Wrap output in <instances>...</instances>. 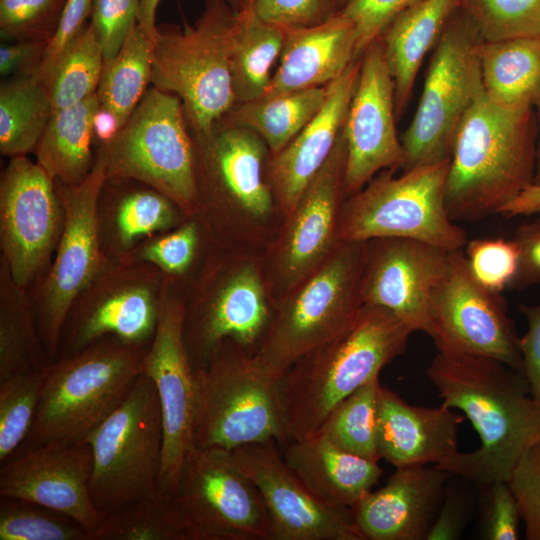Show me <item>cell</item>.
Instances as JSON below:
<instances>
[{
	"label": "cell",
	"instance_id": "cell-13",
	"mask_svg": "<svg viewBox=\"0 0 540 540\" xmlns=\"http://www.w3.org/2000/svg\"><path fill=\"white\" fill-rule=\"evenodd\" d=\"M166 498L187 540H271L262 497L229 450L191 449Z\"/></svg>",
	"mask_w": 540,
	"mask_h": 540
},
{
	"label": "cell",
	"instance_id": "cell-63",
	"mask_svg": "<svg viewBox=\"0 0 540 540\" xmlns=\"http://www.w3.org/2000/svg\"><path fill=\"white\" fill-rule=\"evenodd\" d=\"M349 0H336L337 12L340 11Z\"/></svg>",
	"mask_w": 540,
	"mask_h": 540
},
{
	"label": "cell",
	"instance_id": "cell-51",
	"mask_svg": "<svg viewBox=\"0 0 540 540\" xmlns=\"http://www.w3.org/2000/svg\"><path fill=\"white\" fill-rule=\"evenodd\" d=\"M420 0H349L340 10L354 24L356 58L380 38L401 12Z\"/></svg>",
	"mask_w": 540,
	"mask_h": 540
},
{
	"label": "cell",
	"instance_id": "cell-27",
	"mask_svg": "<svg viewBox=\"0 0 540 540\" xmlns=\"http://www.w3.org/2000/svg\"><path fill=\"white\" fill-rule=\"evenodd\" d=\"M462 415L441 404L423 407L407 403L397 393L381 387L377 436L380 459L394 467L439 464L458 451Z\"/></svg>",
	"mask_w": 540,
	"mask_h": 540
},
{
	"label": "cell",
	"instance_id": "cell-31",
	"mask_svg": "<svg viewBox=\"0 0 540 540\" xmlns=\"http://www.w3.org/2000/svg\"><path fill=\"white\" fill-rule=\"evenodd\" d=\"M484 93L507 108L533 107L540 98V38L477 45Z\"/></svg>",
	"mask_w": 540,
	"mask_h": 540
},
{
	"label": "cell",
	"instance_id": "cell-46",
	"mask_svg": "<svg viewBox=\"0 0 540 540\" xmlns=\"http://www.w3.org/2000/svg\"><path fill=\"white\" fill-rule=\"evenodd\" d=\"M466 260L473 277L485 288L500 293L509 289L518 266L515 241L478 238L466 243Z\"/></svg>",
	"mask_w": 540,
	"mask_h": 540
},
{
	"label": "cell",
	"instance_id": "cell-1",
	"mask_svg": "<svg viewBox=\"0 0 540 540\" xmlns=\"http://www.w3.org/2000/svg\"><path fill=\"white\" fill-rule=\"evenodd\" d=\"M427 376L444 406L460 410L480 445L434 465L480 488L508 481L522 456L540 439V404L523 374L490 357L438 352Z\"/></svg>",
	"mask_w": 540,
	"mask_h": 540
},
{
	"label": "cell",
	"instance_id": "cell-12",
	"mask_svg": "<svg viewBox=\"0 0 540 540\" xmlns=\"http://www.w3.org/2000/svg\"><path fill=\"white\" fill-rule=\"evenodd\" d=\"M480 41L472 20L457 7L436 44L417 110L402 136L403 171L450 160L457 130L483 90Z\"/></svg>",
	"mask_w": 540,
	"mask_h": 540
},
{
	"label": "cell",
	"instance_id": "cell-21",
	"mask_svg": "<svg viewBox=\"0 0 540 540\" xmlns=\"http://www.w3.org/2000/svg\"><path fill=\"white\" fill-rule=\"evenodd\" d=\"M229 452L262 497L271 540H363L351 510L316 499L285 463L278 442L243 445Z\"/></svg>",
	"mask_w": 540,
	"mask_h": 540
},
{
	"label": "cell",
	"instance_id": "cell-49",
	"mask_svg": "<svg viewBox=\"0 0 540 540\" xmlns=\"http://www.w3.org/2000/svg\"><path fill=\"white\" fill-rule=\"evenodd\" d=\"M141 0H92L90 24L103 50L104 64L120 50L137 24Z\"/></svg>",
	"mask_w": 540,
	"mask_h": 540
},
{
	"label": "cell",
	"instance_id": "cell-36",
	"mask_svg": "<svg viewBox=\"0 0 540 540\" xmlns=\"http://www.w3.org/2000/svg\"><path fill=\"white\" fill-rule=\"evenodd\" d=\"M53 108L45 85L35 76L4 78L0 85V152H34Z\"/></svg>",
	"mask_w": 540,
	"mask_h": 540
},
{
	"label": "cell",
	"instance_id": "cell-43",
	"mask_svg": "<svg viewBox=\"0 0 540 540\" xmlns=\"http://www.w3.org/2000/svg\"><path fill=\"white\" fill-rule=\"evenodd\" d=\"M482 41L540 38V0H459Z\"/></svg>",
	"mask_w": 540,
	"mask_h": 540
},
{
	"label": "cell",
	"instance_id": "cell-48",
	"mask_svg": "<svg viewBox=\"0 0 540 540\" xmlns=\"http://www.w3.org/2000/svg\"><path fill=\"white\" fill-rule=\"evenodd\" d=\"M199 244L195 221H187L173 232L141 247L136 256L169 275H181L191 266Z\"/></svg>",
	"mask_w": 540,
	"mask_h": 540
},
{
	"label": "cell",
	"instance_id": "cell-10",
	"mask_svg": "<svg viewBox=\"0 0 540 540\" xmlns=\"http://www.w3.org/2000/svg\"><path fill=\"white\" fill-rule=\"evenodd\" d=\"M191 134L200 210L218 212L235 238L259 242L274 216H280L268 177L271 153L265 141L223 118L208 133Z\"/></svg>",
	"mask_w": 540,
	"mask_h": 540
},
{
	"label": "cell",
	"instance_id": "cell-53",
	"mask_svg": "<svg viewBox=\"0 0 540 540\" xmlns=\"http://www.w3.org/2000/svg\"><path fill=\"white\" fill-rule=\"evenodd\" d=\"M91 11L92 0H67L58 30L49 42L42 66L35 76L41 82L50 73L63 51L86 27Z\"/></svg>",
	"mask_w": 540,
	"mask_h": 540
},
{
	"label": "cell",
	"instance_id": "cell-37",
	"mask_svg": "<svg viewBox=\"0 0 540 540\" xmlns=\"http://www.w3.org/2000/svg\"><path fill=\"white\" fill-rule=\"evenodd\" d=\"M154 39L138 23L116 56L104 64L97 97L100 107L113 113L121 127L152 83Z\"/></svg>",
	"mask_w": 540,
	"mask_h": 540
},
{
	"label": "cell",
	"instance_id": "cell-29",
	"mask_svg": "<svg viewBox=\"0 0 540 540\" xmlns=\"http://www.w3.org/2000/svg\"><path fill=\"white\" fill-rule=\"evenodd\" d=\"M283 459L307 490L323 504L351 510L378 483V461L344 451L317 432L289 440Z\"/></svg>",
	"mask_w": 540,
	"mask_h": 540
},
{
	"label": "cell",
	"instance_id": "cell-19",
	"mask_svg": "<svg viewBox=\"0 0 540 540\" xmlns=\"http://www.w3.org/2000/svg\"><path fill=\"white\" fill-rule=\"evenodd\" d=\"M185 313V302L163 293L156 330L142 363V374L155 385L162 414L158 489L164 497L174 491L184 458L195 447L197 388L184 340Z\"/></svg>",
	"mask_w": 540,
	"mask_h": 540
},
{
	"label": "cell",
	"instance_id": "cell-39",
	"mask_svg": "<svg viewBox=\"0 0 540 540\" xmlns=\"http://www.w3.org/2000/svg\"><path fill=\"white\" fill-rule=\"evenodd\" d=\"M381 387L377 377L358 388L334 408L318 432L344 451L379 461L377 414Z\"/></svg>",
	"mask_w": 540,
	"mask_h": 540
},
{
	"label": "cell",
	"instance_id": "cell-22",
	"mask_svg": "<svg viewBox=\"0 0 540 540\" xmlns=\"http://www.w3.org/2000/svg\"><path fill=\"white\" fill-rule=\"evenodd\" d=\"M360 59L359 78L343 127L346 197L361 190L378 172L403 168L405 163L395 126L394 81L380 39Z\"/></svg>",
	"mask_w": 540,
	"mask_h": 540
},
{
	"label": "cell",
	"instance_id": "cell-20",
	"mask_svg": "<svg viewBox=\"0 0 540 540\" xmlns=\"http://www.w3.org/2000/svg\"><path fill=\"white\" fill-rule=\"evenodd\" d=\"M139 270L110 269L104 264L73 305L58 355L74 354L105 336L139 346L150 344L163 294L158 295L156 279Z\"/></svg>",
	"mask_w": 540,
	"mask_h": 540
},
{
	"label": "cell",
	"instance_id": "cell-62",
	"mask_svg": "<svg viewBox=\"0 0 540 540\" xmlns=\"http://www.w3.org/2000/svg\"><path fill=\"white\" fill-rule=\"evenodd\" d=\"M233 12L237 14L241 10L252 5L253 0H228Z\"/></svg>",
	"mask_w": 540,
	"mask_h": 540
},
{
	"label": "cell",
	"instance_id": "cell-41",
	"mask_svg": "<svg viewBox=\"0 0 540 540\" xmlns=\"http://www.w3.org/2000/svg\"><path fill=\"white\" fill-rule=\"evenodd\" d=\"M46 368L21 372L0 381L1 464L20 449L29 435L42 395Z\"/></svg>",
	"mask_w": 540,
	"mask_h": 540
},
{
	"label": "cell",
	"instance_id": "cell-57",
	"mask_svg": "<svg viewBox=\"0 0 540 540\" xmlns=\"http://www.w3.org/2000/svg\"><path fill=\"white\" fill-rule=\"evenodd\" d=\"M470 504L455 488L445 489L438 513L428 531L426 540H457L465 530Z\"/></svg>",
	"mask_w": 540,
	"mask_h": 540
},
{
	"label": "cell",
	"instance_id": "cell-61",
	"mask_svg": "<svg viewBox=\"0 0 540 540\" xmlns=\"http://www.w3.org/2000/svg\"><path fill=\"white\" fill-rule=\"evenodd\" d=\"M539 109V132L536 143V161H535V174L533 184L540 185V98L536 104Z\"/></svg>",
	"mask_w": 540,
	"mask_h": 540
},
{
	"label": "cell",
	"instance_id": "cell-34",
	"mask_svg": "<svg viewBox=\"0 0 540 540\" xmlns=\"http://www.w3.org/2000/svg\"><path fill=\"white\" fill-rule=\"evenodd\" d=\"M326 94L321 86L260 97L235 104L222 118L256 132L275 155L319 112Z\"/></svg>",
	"mask_w": 540,
	"mask_h": 540
},
{
	"label": "cell",
	"instance_id": "cell-44",
	"mask_svg": "<svg viewBox=\"0 0 540 540\" xmlns=\"http://www.w3.org/2000/svg\"><path fill=\"white\" fill-rule=\"evenodd\" d=\"M179 212L181 210L175 203L150 187L129 191L121 196L117 204V241L126 249L142 236L173 227L178 221Z\"/></svg>",
	"mask_w": 540,
	"mask_h": 540
},
{
	"label": "cell",
	"instance_id": "cell-8",
	"mask_svg": "<svg viewBox=\"0 0 540 540\" xmlns=\"http://www.w3.org/2000/svg\"><path fill=\"white\" fill-rule=\"evenodd\" d=\"M195 378V447L232 450L270 440L288 441L278 381L260 369L253 353L224 341L195 368Z\"/></svg>",
	"mask_w": 540,
	"mask_h": 540
},
{
	"label": "cell",
	"instance_id": "cell-14",
	"mask_svg": "<svg viewBox=\"0 0 540 540\" xmlns=\"http://www.w3.org/2000/svg\"><path fill=\"white\" fill-rule=\"evenodd\" d=\"M106 181L105 165L98 155L81 183L69 186L55 181L64 224L53 263L33 306L50 362L57 359L61 333L73 305L105 264L98 212Z\"/></svg>",
	"mask_w": 540,
	"mask_h": 540
},
{
	"label": "cell",
	"instance_id": "cell-55",
	"mask_svg": "<svg viewBox=\"0 0 540 540\" xmlns=\"http://www.w3.org/2000/svg\"><path fill=\"white\" fill-rule=\"evenodd\" d=\"M49 42L16 40L0 46V75L3 78L36 76Z\"/></svg>",
	"mask_w": 540,
	"mask_h": 540
},
{
	"label": "cell",
	"instance_id": "cell-28",
	"mask_svg": "<svg viewBox=\"0 0 540 540\" xmlns=\"http://www.w3.org/2000/svg\"><path fill=\"white\" fill-rule=\"evenodd\" d=\"M279 58L261 97L326 86L358 60L354 24L338 11L322 23L287 28Z\"/></svg>",
	"mask_w": 540,
	"mask_h": 540
},
{
	"label": "cell",
	"instance_id": "cell-45",
	"mask_svg": "<svg viewBox=\"0 0 540 540\" xmlns=\"http://www.w3.org/2000/svg\"><path fill=\"white\" fill-rule=\"evenodd\" d=\"M67 0H0V32L16 40L50 42Z\"/></svg>",
	"mask_w": 540,
	"mask_h": 540
},
{
	"label": "cell",
	"instance_id": "cell-6",
	"mask_svg": "<svg viewBox=\"0 0 540 540\" xmlns=\"http://www.w3.org/2000/svg\"><path fill=\"white\" fill-rule=\"evenodd\" d=\"M235 13L228 0H206L200 17L183 31L158 26L152 85L176 95L191 133H208L235 105L230 54Z\"/></svg>",
	"mask_w": 540,
	"mask_h": 540
},
{
	"label": "cell",
	"instance_id": "cell-23",
	"mask_svg": "<svg viewBox=\"0 0 540 540\" xmlns=\"http://www.w3.org/2000/svg\"><path fill=\"white\" fill-rule=\"evenodd\" d=\"M93 455L88 442H49L19 450L1 464L0 497L36 503L63 513L92 535L106 514L90 491Z\"/></svg>",
	"mask_w": 540,
	"mask_h": 540
},
{
	"label": "cell",
	"instance_id": "cell-7",
	"mask_svg": "<svg viewBox=\"0 0 540 540\" xmlns=\"http://www.w3.org/2000/svg\"><path fill=\"white\" fill-rule=\"evenodd\" d=\"M97 155L107 180L140 182L165 195L184 215L199 212L194 141L176 95L149 88Z\"/></svg>",
	"mask_w": 540,
	"mask_h": 540
},
{
	"label": "cell",
	"instance_id": "cell-60",
	"mask_svg": "<svg viewBox=\"0 0 540 540\" xmlns=\"http://www.w3.org/2000/svg\"><path fill=\"white\" fill-rule=\"evenodd\" d=\"M160 0H141L137 23L151 37L155 38L158 26L156 25V12Z\"/></svg>",
	"mask_w": 540,
	"mask_h": 540
},
{
	"label": "cell",
	"instance_id": "cell-32",
	"mask_svg": "<svg viewBox=\"0 0 540 540\" xmlns=\"http://www.w3.org/2000/svg\"><path fill=\"white\" fill-rule=\"evenodd\" d=\"M97 93L80 103L52 112L34 150L36 162L57 182L73 186L92 171L93 118Z\"/></svg>",
	"mask_w": 540,
	"mask_h": 540
},
{
	"label": "cell",
	"instance_id": "cell-30",
	"mask_svg": "<svg viewBox=\"0 0 540 540\" xmlns=\"http://www.w3.org/2000/svg\"><path fill=\"white\" fill-rule=\"evenodd\" d=\"M458 2L420 0L396 16L380 36L394 81L396 116L408 104L421 63L437 44Z\"/></svg>",
	"mask_w": 540,
	"mask_h": 540
},
{
	"label": "cell",
	"instance_id": "cell-42",
	"mask_svg": "<svg viewBox=\"0 0 540 540\" xmlns=\"http://www.w3.org/2000/svg\"><path fill=\"white\" fill-rule=\"evenodd\" d=\"M0 540H91L71 517L48 507L1 496Z\"/></svg>",
	"mask_w": 540,
	"mask_h": 540
},
{
	"label": "cell",
	"instance_id": "cell-4",
	"mask_svg": "<svg viewBox=\"0 0 540 540\" xmlns=\"http://www.w3.org/2000/svg\"><path fill=\"white\" fill-rule=\"evenodd\" d=\"M148 346L105 336L50 362L32 428L19 450L84 442L125 400L142 373Z\"/></svg>",
	"mask_w": 540,
	"mask_h": 540
},
{
	"label": "cell",
	"instance_id": "cell-3",
	"mask_svg": "<svg viewBox=\"0 0 540 540\" xmlns=\"http://www.w3.org/2000/svg\"><path fill=\"white\" fill-rule=\"evenodd\" d=\"M536 129L532 107L507 108L484 93L464 116L454 139L446 180L453 221H477L534 182Z\"/></svg>",
	"mask_w": 540,
	"mask_h": 540
},
{
	"label": "cell",
	"instance_id": "cell-11",
	"mask_svg": "<svg viewBox=\"0 0 540 540\" xmlns=\"http://www.w3.org/2000/svg\"><path fill=\"white\" fill-rule=\"evenodd\" d=\"M92 500L104 514L160 495L163 422L154 383L140 374L125 400L85 440Z\"/></svg>",
	"mask_w": 540,
	"mask_h": 540
},
{
	"label": "cell",
	"instance_id": "cell-2",
	"mask_svg": "<svg viewBox=\"0 0 540 540\" xmlns=\"http://www.w3.org/2000/svg\"><path fill=\"white\" fill-rule=\"evenodd\" d=\"M411 333L392 312L363 305L342 333L296 360L278 381L288 441L316 434L342 400L406 351Z\"/></svg>",
	"mask_w": 540,
	"mask_h": 540
},
{
	"label": "cell",
	"instance_id": "cell-50",
	"mask_svg": "<svg viewBox=\"0 0 540 540\" xmlns=\"http://www.w3.org/2000/svg\"><path fill=\"white\" fill-rule=\"evenodd\" d=\"M507 482L517 499L526 539L540 540V439L522 456Z\"/></svg>",
	"mask_w": 540,
	"mask_h": 540
},
{
	"label": "cell",
	"instance_id": "cell-52",
	"mask_svg": "<svg viewBox=\"0 0 540 540\" xmlns=\"http://www.w3.org/2000/svg\"><path fill=\"white\" fill-rule=\"evenodd\" d=\"M252 7L260 18L285 29L313 26L337 12L336 0H253Z\"/></svg>",
	"mask_w": 540,
	"mask_h": 540
},
{
	"label": "cell",
	"instance_id": "cell-56",
	"mask_svg": "<svg viewBox=\"0 0 540 540\" xmlns=\"http://www.w3.org/2000/svg\"><path fill=\"white\" fill-rule=\"evenodd\" d=\"M527 320V330L519 338L521 373L525 377L531 395L540 404V303L520 306Z\"/></svg>",
	"mask_w": 540,
	"mask_h": 540
},
{
	"label": "cell",
	"instance_id": "cell-16",
	"mask_svg": "<svg viewBox=\"0 0 540 540\" xmlns=\"http://www.w3.org/2000/svg\"><path fill=\"white\" fill-rule=\"evenodd\" d=\"M438 352L494 358L521 372L519 337L499 293L482 286L461 250L449 252L446 274L429 305Z\"/></svg>",
	"mask_w": 540,
	"mask_h": 540
},
{
	"label": "cell",
	"instance_id": "cell-15",
	"mask_svg": "<svg viewBox=\"0 0 540 540\" xmlns=\"http://www.w3.org/2000/svg\"><path fill=\"white\" fill-rule=\"evenodd\" d=\"M346 157L342 131L328 160L267 246L263 263L274 304L316 269L340 242Z\"/></svg>",
	"mask_w": 540,
	"mask_h": 540
},
{
	"label": "cell",
	"instance_id": "cell-5",
	"mask_svg": "<svg viewBox=\"0 0 540 540\" xmlns=\"http://www.w3.org/2000/svg\"><path fill=\"white\" fill-rule=\"evenodd\" d=\"M367 241H340L328 257L274 304L270 325L253 354L279 381L301 356L342 333L364 305Z\"/></svg>",
	"mask_w": 540,
	"mask_h": 540
},
{
	"label": "cell",
	"instance_id": "cell-18",
	"mask_svg": "<svg viewBox=\"0 0 540 540\" xmlns=\"http://www.w3.org/2000/svg\"><path fill=\"white\" fill-rule=\"evenodd\" d=\"M64 224L55 180L26 156L11 157L0 179L1 258L26 288L49 265Z\"/></svg>",
	"mask_w": 540,
	"mask_h": 540
},
{
	"label": "cell",
	"instance_id": "cell-47",
	"mask_svg": "<svg viewBox=\"0 0 540 540\" xmlns=\"http://www.w3.org/2000/svg\"><path fill=\"white\" fill-rule=\"evenodd\" d=\"M483 489L479 530L485 540H517L521 519L517 499L507 481Z\"/></svg>",
	"mask_w": 540,
	"mask_h": 540
},
{
	"label": "cell",
	"instance_id": "cell-35",
	"mask_svg": "<svg viewBox=\"0 0 540 540\" xmlns=\"http://www.w3.org/2000/svg\"><path fill=\"white\" fill-rule=\"evenodd\" d=\"M49 363L25 288L13 281L1 258L0 381L21 372L45 369Z\"/></svg>",
	"mask_w": 540,
	"mask_h": 540
},
{
	"label": "cell",
	"instance_id": "cell-9",
	"mask_svg": "<svg viewBox=\"0 0 540 540\" xmlns=\"http://www.w3.org/2000/svg\"><path fill=\"white\" fill-rule=\"evenodd\" d=\"M450 160L422 165L395 177L383 170L343 202L340 241L401 237L447 251L460 250L467 235L449 216L446 180Z\"/></svg>",
	"mask_w": 540,
	"mask_h": 540
},
{
	"label": "cell",
	"instance_id": "cell-38",
	"mask_svg": "<svg viewBox=\"0 0 540 540\" xmlns=\"http://www.w3.org/2000/svg\"><path fill=\"white\" fill-rule=\"evenodd\" d=\"M104 67L100 42L90 23L60 55L42 82L53 111L71 107L96 93Z\"/></svg>",
	"mask_w": 540,
	"mask_h": 540
},
{
	"label": "cell",
	"instance_id": "cell-17",
	"mask_svg": "<svg viewBox=\"0 0 540 540\" xmlns=\"http://www.w3.org/2000/svg\"><path fill=\"white\" fill-rule=\"evenodd\" d=\"M273 313L263 258L230 259L208 294L186 304L184 340L194 369L227 340L254 354Z\"/></svg>",
	"mask_w": 540,
	"mask_h": 540
},
{
	"label": "cell",
	"instance_id": "cell-58",
	"mask_svg": "<svg viewBox=\"0 0 540 540\" xmlns=\"http://www.w3.org/2000/svg\"><path fill=\"white\" fill-rule=\"evenodd\" d=\"M540 213V185L531 184L503 206L498 214L507 217Z\"/></svg>",
	"mask_w": 540,
	"mask_h": 540
},
{
	"label": "cell",
	"instance_id": "cell-26",
	"mask_svg": "<svg viewBox=\"0 0 540 540\" xmlns=\"http://www.w3.org/2000/svg\"><path fill=\"white\" fill-rule=\"evenodd\" d=\"M361 59L326 85V99L313 119L268 162V177L284 221L331 155L343 131L357 86Z\"/></svg>",
	"mask_w": 540,
	"mask_h": 540
},
{
	"label": "cell",
	"instance_id": "cell-33",
	"mask_svg": "<svg viewBox=\"0 0 540 540\" xmlns=\"http://www.w3.org/2000/svg\"><path fill=\"white\" fill-rule=\"evenodd\" d=\"M284 40L285 28L260 18L252 5L235 14L230 54L235 104L258 99L266 92Z\"/></svg>",
	"mask_w": 540,
	"mask_h": 540
},
{
	"label": "cell",
	"instance_id": "cell-59",
	"mask_svg": "<svg viewBox=\"0 0 540 540\" xmlns=\"http://www.w3.org/2000/svg\"><path fill=\"white\" fill-rule=\"evenodd\" d=\"M121 129L117 117L110 111L99 106L93 118V136L94 140L100 143V146L108 144Z\"/></svg>",
	"mask_w": 540,
	"mask_h": 540
},
{
	"label": "cell",
	"instance_id": "cell-40",
	"mask_svg": "<svg viewBox=\"0 0 540 540\" xmlns=\"http://www.w3.org/2000/svg\"><path fill=\"white\" fill-rule=\"evenodd\" d=\"M92 540H187L170 501L161 494L106 514Z\"/></svg>",
	"mask_w": 540,
	"mask_h": 540
},
{
	"label": "cell",
	"instance_id": "cell-25",
	"mask_svg": "<svg viewBox=\"0 0 540 540\" xmlns=\"http://www.w3.org/2000/svg\"><path fill=\"white\" fill-rule=\"evenodd\" d=\"M451 475L427 465L396 468L352 509L363 540H426Z\"/></svg>",
	"mask_w": 540,
	"mask_h": 540
},
{
	"label": "cell",
	"instance_id": "cell-24",
	"mask_svg": "<svg viewBox=\"0 0 540 540\" xmlns=\"http://www.w3.org/2000/svg\"><path fill=\"white\" fill-rule=\"evenodd\" d=\"M449 252L401 237L367 241L362 283L364 305L392 312L413 332L429 335V305L449 266Z\"/></svg>",
	"mask_w": 540,
	"mask_h": 540
},
{
	"label": "cell",
	"instance_id": "cell-54",
	"mask_svg": "<svg viewBox=\"0 0 540 540\" xmlns=\"http://www.w3.org/2000/svg\"><path fill=\"white\" fill-rule=\"evenodd\" d=\"M513 240L518 266L509 289H523L540 282V218L518 227Z\"/></svg>",
	"mask_w": 540,
	"mask_h": 540
}]
</instances>
